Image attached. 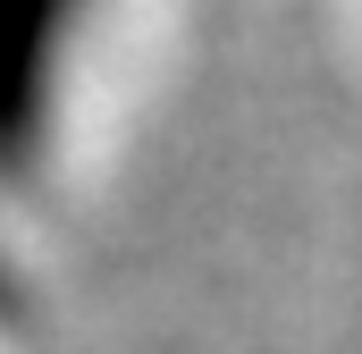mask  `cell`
<instances>
[{"mask_svg":"<svg viewBox=\"0 0 362 354\" xmlns=\"http://www.w3.org/2000/svg\"><path fill=\"white\" fill-rule=\"evenodd\" d=\"M101 8L110 0H0V194L51 169Z\"/></svg>","mask_w":362,"mask_h":354,"instance_id":"6da1fadb","label":"cell"}]
</instances>
